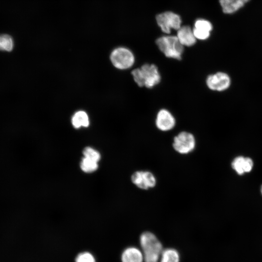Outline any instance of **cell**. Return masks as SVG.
Returning <instances> with one entry per match:
<instances>
[{
    "instance_id": "obj_1",
    "label": "cell",
    "mask_w": 262,
    "mask_h": 262,
    "mask_svg": "<svg viewBox=\"0 0 262 262\" xmlns=\"http://www.w3.org/2000/svg\"><path fill=\"white\" fill-rule=\"evenodd\" d=\"M134 81L139 87L152 88L161 81L158 67L154 64H146L131 71Z\"/></svg>"
},
{
    "instance_id": "obj_2",
    "label": "cell",
    "mask_w": 262,
    "mask_h": 262,
    "mask_svg": "<svg viewBox=\"0 0 262 262\" xmlns=\"http://www.w3.org/2000/svg\"><path fill=\"white\" fill-rule=\"evenodd\" d=\"M145 262H158L163 251L161 243L152 233L146 231L140 237Z\"/></svg>"
},
{
    "instance_id": "obj_3",
    "label": "cell",
    "mask_w": 262,
    "mask_h": 262,
    "mask_svg": "<svg viewBox=\"0 0 262 262\" xmlns=\"http://www.w3.org/2000/svg\"><path fill=\"white\" fill-rule=\"evenodd\" d=\"M156 43L164 55L170 58L180 60L184 50V46L177 36L166 35L158 38Z\"/></svg>"
},
{
    "instance_id": "obj_4",
    "label": "cell",
    "mask_w": 262,
    "mask_h": 262,
    "mask_svg": "<svg viewBox=\"0 0 262 262\" xmlns=\"http://www.w3.org/2000/svg\"><path fill=\"white\" fill-rule=\"evenodd\" d=\"M110 60L116 68L127 69L133 65L135 58L133 53L130 49L124 47H119L112 52Z\"/></svg>"
},
{
    "instance_id": "obj_5",
    "label": "cell",
    "mask_w": 262,
    "mask_h": 262,
    "mask_svg": "<svg viewBox=\"0 0 262 262\" xmlns=\"http://www.w3.org/2000/svg\"><path fill=\"white\" fill-rule=\"evenodd\" d=\"M156 20L161 30L165 33L169 34L171 29L178 30L181 27L180 17L172 12L167 11L158 14Z\"/></svg>"
},
{
    "instance_id": "obj_6",
    "label": "cell",
    "mask_w": 262,
    "mask_h": 262,
    "mask_svg": "<svg viewBox=\"0 0 262 262\" xmlns=\"http://www.w3.org/2000/svg\"><path fill=\"white\" fill-rule=\"evenodd\" d=\"M173 147L174 149L181 154H187L192 152L196 147V140L194 135L187 131H182L174 138Z\"/></svg>"
},
{
    "instance_id": "obj_7",
    "label": "cell",
    "mask_w": 262,
    "mask_h": 262,
    "mask_svg": "<svg viewBox=\"0 0 262 262\" xmlns=\"http://www.w3.org/2000/svg\"><path fill=\"white\" fill-rule=\"evenodd\" d=\"M206 82L211 90L222 91L229 88L230 84V79L227 74L218 72L208 76Z\"/></svg>"
},
{
    "instance_id": "obj_8",
    "label": "cell",
    "mask_w": 262,
    "mask_h": 262,
    "mask_svg": "<svg viewBox=\"0 0 262 262\" xmlns=\"http://www.w3.org/2000/svg\"><path fill=\"white\" fill-rule=\"evenodd\" d=\"M132 182L138 188L147 190L154 187L156 184V180L154 175L148 171H137L131 175Z\"/></svg>"
},
{
    "instance_id": "obj_9",
    "label": "cell",
    "mask_w": 262,
    "mask_h": 262,
    "mask_svg": "<svg viewBox=\"0 0 262 262\" xmlns=\"http://www.w3.org/2000/svg\"><path fill=\"white\" fill-rule=\"evenodd\" d=\"M175 124V119L169 111L163 109L158 112L155 124L159 130L164 131H170L174 127Z\"/></svg>"
},
{
    "instance_id": "obj_10",
    "label": "cell",
    "mask_w": 262,
    "mask_h": 262,
    "mask_svg": "<svg viewBox=\"0 0 262 262\" xmlns=\"http://www.w3.org/2000/svg\"><path fill=\"white\" fill-rule=\"evenodd\" d=\"M212 29L210 22L206 19H198L195 22L193 31L196 39L204 40L209 38Z\"/></svg>"
},
{
    "instance_id": "obj_11",
    "label": "cell",
    "mask_w": 262,
    "mask_h": 262,
    "mask_svg": "<svg viewBox=\"0 0 262 262\" xmlns=\"http://www.w3.org/2000/svg\"><path fill=\"white\" fill-rule=\"evenodd\" d=\"M177 31V37L184 47H191L195 44L196 39L190 26H181Z\"/></svg>"
},
{
    "instance_id": "obj_12",
    "label": "cell",
    "mask_w": 262,
    "mask_h": 262,
    "mask_svg": "<svg viewBox=\"0 0 262 262\" xmlns=\"http://www.w3.org/2000/svg\"><path fill=\"white\" fill-rule=\"evenodd\" d=\"M233 169L239 175L251 171L253 166L252 160L248 157L238 156L236 157L231 163Z\"/></svg>"
},
{
    "instance_id": "obj_13",
    "label": "cell",
    "mask_w": 262,
    "mask_h": 262,
    "mask_svg": "<svg viewBox=\"0 0 262 262\" xmlns=\"http://www.w3.org/2000/svg\"><path fill=\"white\" fill-rule=\"evenodd\" d=\"M250 0H219L223 11L226 14H232L242 7Z\"/></svg>"
},
{
    "instance_id": "obj_14",
    "label": "cell",
    "mask_w": 262,
    "mask_h": 262,
    "mask_svg": "<svg viewBox=\"0 0 262 262\" xmlns=\"http://www.w3.org/2000/svg\"><path fill=\"white\" fill-rule=\"evenodd\" d=\"M143 253L134 247L126 248L121 256L122 262H143Z\"/></svg>"
},
{
    "instance_id": "obj_15",
    "label": "cell",
    "mask_w": 262,
    "mask_h": 262,
    "mask_svg": "<svg viewBox=\"0 0 262 262\" xmlns=\"http://www.w3.org/2000/svg\"><path fill=\"white\" fill-rule=\"evenodd\" d=\"M71 122L73 126L76 129H79L82 127H87L89 125L88 116L83 111L76 112L72 117Z\"/></svg>"
},
{
    "instance_id": "obj_16",
    "label": "cell",
    "mask_w": 262,
    "mask_h": 262,
    "mask_svg": "<svg viewBox=\"0 0 262 262\" xmlns=\"http://www.w3.org/2000/svg\"><path fill=\"white\" fill-rule=\"evenodd\" d=\"M80 169L84 173L91 174L99 168V163L82 156L79 163Z\"/></svg>"
},
{
    "instance_id": "obj_17",
    "label": "cell",
    "mask_w": 262,
    "mask_h": 262,
    "mask_svg": "<svg viewBox=\"0 0 262 262\" xmlns=\"http://www.w3.org/2000/svg\"><path fill=\"white\" fill-rule=\"evenodd\" d=\"M161 256L160 262H179V253L174 248H166L163 250Z\"/></svg>"
},
{
    "instance_id": "obj_18",
    "label": "cell",
    "mask_w": 262,
    "mask_h": 262,
    "mask_svg": "<svg viewBox=\"0 0 262 262\" xmlns=\"http://www.w3.org/2000/svg\"><path fill=\"white\" fill-rule=\"evenodd\" d=\"M82 156L86 158L99 163L101 159L100 153L96 149L91 147H86L82 151Z\"/></svg>"
},
{
    "instance_id": "obj_19",
    "label": "cell",
    "mask_w": 262,
    "mask_h": 262,
    "mask_svg": "<svg viewBox=\"0 0 262 262\" xmlns=\"http://www.w3.org/2000/svg\"><path fill=\"white\" fill-rule=\"evenodd\" d=\"M14 46L11 37L7 34L0 36V50L10 51Z\"/></svg>"
},
{
    "instance_id": "obj_20",
    "label": "cell",
    "mask_w": 262,
    "mask_h": 262,
    "mask_svg": "<svg viewBox=\"0 0 262 262\" xmlns=\"http://www.w3.org/2000/svg\"><path fill=\"white\" fill-rule=\"evenodd\" d=\"M76 262H96L93 255L88 252H84L79 254L75 259Z\"/></svg>"
},
{
    "instance_id": "obj_21",
    "label": "cell",
    "mask_w": 262,
    "mask_h": 262,
    "mask_svg": "<svg viewBox=\"0 0 262 262\" xmlns=\"http://www.w3.org/2000/svg\"><path fill=\"white\" fill-rule=\"evenodd\" d=\"M261 193L262 194V186H261Z\"/></svg>"
}]
</instances>
